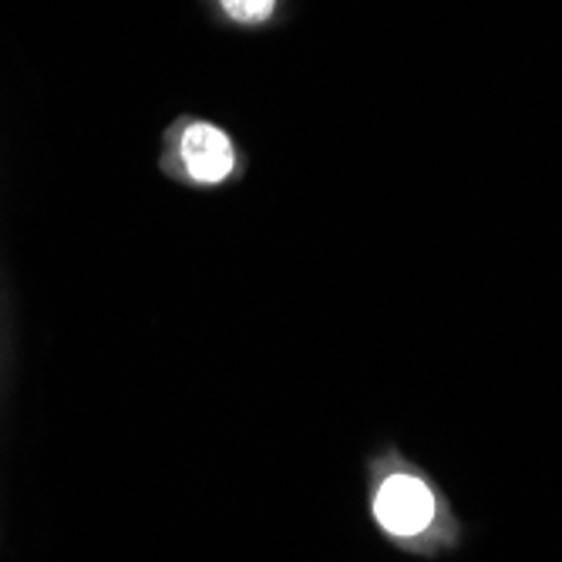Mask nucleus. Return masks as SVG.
I'll use <instances>...</instances> for the list:
<instances>
[{
	"label": "nucleus",
	"mask_w": 562,
	"mask_h": 562,
	"mask_svg": "<svg viewBox=\"0 0 562 562\" xmlns=\"http://www.w3.org/2000/svg\"><path fill=\"white\" fill-rule=\"evenodd\" d=\"M374 519L378 526L401 542H415L438 526L441 502L438 492L418 472H387L374 492Z\"/></svg>",
	"instance_id": "nucleus-1"
},
{
	"label": "nucleus",
	"mask_w": 562,
	"mask_h": 562,
	"mask_svg": "<svg viewBox=\"0 0 562 562\" xmlns=\"http://www.w3.org/2000/svg\"><path fill=\"white\" fill-rule=\"evenodd\" d=\"M179 151H182V162H186L189 176L206 186L223 182L236 166V151H233L229 135L206 122H195L182 132Z\"/></svg>",
	"instance_id": "nucleus-2"
},
{
	"label": "nucleus",
	"mask_w": 562,
	"mask_h": 562,
	"mask_svg": "<svg viewBox=\"0 0 562 562\" xmlns=\"http://www.w3.org/2000/svg\"><path fill=\"white\" fill-rule=\"evenodd\" d=\"M220 4L239 24H263L273 14L277 0H220Z\"/></svg>",
	"instance_id": "nucleus-3"
}]
</instances>
